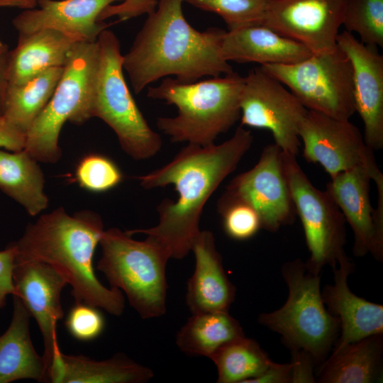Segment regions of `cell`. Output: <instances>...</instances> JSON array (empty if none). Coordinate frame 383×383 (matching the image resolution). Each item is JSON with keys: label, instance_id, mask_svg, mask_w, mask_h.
Segmentation results:
<instances>
[{"label": "cell", "instance_id": "obj_1", "mask_svg": "<svg viewBox=\"0 0 383 383\" xmlns=\"http://www.w3.org/2000/svg\"><path fill=\"white\" fill-rule=\"evenodd\" d=\"M252 140L250 131L240 126L221 144L188 143L163 167L137 177L147 189L174 185L178 198L165 199L157 206L159 222L155 226L126 232L131 235L145 234L164 248L170 258L183 259L201 231L199 221L205 204L235 170Z\"/></svg>", "mask_w": 383, "mask_h": 383}, {"label": "cell", "instance_id": "obj_2", "mask_svg": "<svg viewBox=\"0 0 383 383\" xmlns=\"http://www.w3.org/2000/svg\"><path fill=\"white\" fill-rule=\"evenodd\" d=\"M182 3L158 0L123 55V68L135 94L162 77L175 76L179 82L192 83L202 77L233 72L221 53L226 31L218 28L196 30L184 18Z\"/></svg>", "mask_w": 383, "mask_h": 383}, {"label": "cell", "instance_id": "obj_3", "mask_svg": "<svg viewBox=\"0 0 383 383\" xmlns=\"http://www.w3.org/2000/svg\"><path fill=\"white\" fill-rule=\"evenodd\" d=\"M104 231L98 214L84 211L70 216L63 208H58L27 226L23 236L13 243L15 259L50 265L72 287L75 303L118 316L125 309L123 292L103 285L93 266L94 252Z\"/></svg>", "mask_w": 383, "mask_h": 383}, {"label": "cell", "instance_id": "obj_4", "mask_svg": "<svg viewBox=\"0 0 383 383\" xmlns=\"http://www.w3.org/2000/svg\"><path fill=\"white\" fill-rule=\"evenodd\" d=\"M244 77L230 74L192 83L165 77L147 95L177 108L175 117H160L157 126L171 141L210 145L240 117V95Z\"/></svg>", "mask_w": 383, "mask_h": 383}, {"label": "cell", "instance_id": "obj_5", "mask_svg": "<svg viewBox=\"0 0 383 383\" xmlns=\"http://www.w3.org/2000/svg\"><path fill=\"white\" fill-rule=\"evenodd\" d=\"M281 272L288 288L286 302L277 310L260 314L258 322L279 333L289 350H304L321 365L340 334L338 319L322 299L321 274L309 271L301 259L285 262Z\"/></svg>", "mask_w": 383, "mask_h": 383}, {"label": "cell", "instance_id": "obj_6", "mask_svg": "<svg viewBox=\"0 0 383 383\" xmlns=\"http://www.w3.org/2000/svg\"><path fill=\"white\" fill-rule=\"evenodd\" d=\"M99 244L101 256L96 269L111 287L123 292L143 319L166 312L168 285L166 266L170 256L152 238L136 240L116 228L104 231Z\"/></svg>", "mask_w": 383, "mask_h": 383}, {"label": "cell", "instance_id": "obj_7", "mask_svg": "<svg viewBox=\"0 0 383 383\" xmlns=\"http://www.w3.org/2000/svg\"><path fill=\"white\" fill-rule=\"evenodd\" d=\"M99 61L91 99V115L116 133L122 149L135 160L155 156L162 147L158 133L148 125L127 86L120 42L105 29L97 38Z\"/></svg>", "mask_w": 383, "mask_h": 383}, {"label": "cell", "instance_id": "obj_8", "mask_svg": "<svg viewBox=\"0 0 383 383\" xmlns=\"http://www.w3.org/2000/svg\"><path fill=\"white\" fill-rule=\"evenodd\" d=\"M99 61L96 41L72 48L61 78L45 109L26 134L25 150L35 160L55 163L61 157L58 140L66 121L82 124L91 115V99Z\"/></svg>", "mask_w": 383, "mask_h": 383}, {"label": "cell", "instance_id": "obj_9", "mask_svg": "<svg viewBox=\"0 0 383 383\" xmlns=\"http://www.w3.org/2000/svg\"><path fill=\"white\" fill-rule=\"evenodd\" d=\"M260 67L286 86L307 110L342 120H350L355 113L352 65L338 47L295 63Z\"/></svg>", "mask_w": 383, "mask_h": 383}, {"label": "cell", "instance_id": "obj_10", "mask_svg": "<svg viewBox=\"0 0 383 383\" xmlns=\"http://www.w3.org/2000/svg\"><path fill=\"white\" fill-rule=\"evenodd\" d=\"M283 153V165L296 215L303 226L311 272L321 274L345 255V220L330 194L316 188L299 165L296 156Z\"/></svg>", "mask_w": 383, "mask_h": 383}, {"label": "cell", "instance_id": "obj_11", "mask_svg": "<svg viewBox=\"0 0 383 383\" xmlns=\"http://www.w3.org/2000/svg\"><path fill=\"white\" fill-rule=\"evenodd\" d=\"M240 109V126L269 130L282 152L297 155L299 128L308 110L286 86L260 67L244 77Z\"/></svg>", "mask_w": 383, "mask_h": 383}, {"label": "cell", "instance_id": "obj_12", "mask_svg": "<svg viewBox=\"0 0 383 383\" xmlns=\"http://www.w3.org/2000/svg\"><path fill=\"white\" fill-rule=\"evenodd\" d=\"M303 155L309 162L320 165L330 177L357 167L372 174L376 187H383V174L372 150L359 128L350 120L335 118L308 110L299 128Z\"/></svg>", "mask_w": 383, "mask_h": 383}, {"label": "cell", "instance_id": "obj_13", "mask_svg": "<svg viewBox=\"0 0 383 383\" xmlns=\"http://www.w3.org/2000/svg\"><path fill=\"white\" fill-rule=\"evenodd\" d=\"M241 202L257 213L261 227L270 232L292 223L296 215L283 165V153L275 143L266 145L256 165L235 176L217 206Z\"/></svg>", "mask_w": 383, "mask_h": 383}, {"label": "cell", "instance_id": "obj_14", "mask_svg": "<svg viewBox=\"0 0 383 383\" xmlns=\"http://www.w3.org/2000/svg\"><path fill=\"white\" fill-rule=\"evenodd\" d=\"M347 0H270L261 25L306 47L312 53L333 51L343 26Z\"/></svg>", "mask_w": 383, "mask_h": 383}, {"label": "cell", "instance_id": "obj_15", "mask_svg": "<svg viewBox=\"0 0 383 383\" xmlns=\"http://www.w3.org/2000/svg\"><path fill=\"white\" fill-rule=\"evenodd\" d=\"M12 279L14 294L21 299L41 332L44 343L43 357L48 382L51 371L61 353L56 325L64 316L61 293L67 282L55 268L48 263L16 259Z\"/></svg>", "mask_w": 383, "mask_h": 383}, {"label": "cell", "instance_id": "obj_16", "mask_svg": "<svg viewBox=\"0 0 383 383\" xmlns=\"http://www.w3.org/2000/svg\"><path fill=\"white\" fill-rule=\"evenodd\" d=\"M372 173L364 167L340 172L326 185L354 235L353 252L356 257L371 254L383 258V190H377L376 209L370 201Z\"/></svg>", "mask_w": 383, "mask_h": 383}, {"label": "cell", "instance_id": "obj_17", "mask_svg": "<svg viewBox=\"0 0 383 383\" xmlns=\"http://www.w3.org/2000/svg\"><path fill=\"white\" fill-rule=\"evenodd\" d=\"M337 45L352 65L355 108L364 126V140L379 150L383 148V55L346 30L338 33Z\"/></svg>", "mask_w": 383, "mask_h": 383}, {"label": "cell", "instance_id": "obj_18", "mask_svg": "<svg viewBox=\"0 0 383 383\" xmlns=\"http://www.w3.org/2000/svg\"><path fill=\"white\" fill-rule=\"evenodd\" d=\"M123 0H38L13 19L18 36L53 29L81 41L95 42L108 25L99 20L108 6Z\"/></svg>", "mask_w": 383, "mask_h": 383}, {"label": "cell", "instance_id": "obj_19", "mask_svg": "<svg viewBox=\"0 0 383 383\" xmlns=\"http://www.w3.org/2000/svg\"><path fill=\"white\" fill-rule=\"evenodd\" d=\"M354 267L353 261L346 254L343 255L332 267L333 284L326 285L321 291L327 310L340 322V334L333 350L383 333V306L358 296L349 288L348 276Z\"/></svg>", "mask_w": 383, "mask_h": 383}, {"label": "cell", "instance_id": "obj_20", "mask_svg": "<svg viewBox=\"0 0 383 383\" xmlns=\"http://www.w3.org/2000/svg\"><path fill=\"white\" fill-rule=\"evenodd\" d=\"M191 251L195 267L187 285L186 304L189 311L192 313L228 311L236 289L224 270L213 233L200 231Z\"/></svg>", "mask_w": 383, "mask_h": 383}, {"label": "cell", "instance_id": "obj_21", "mask_svg": "<svg viewBox=\"0 0 383 383\" xmlns=\"http://www.w3.org/2000/svg\"><path fill=\"white\" fill-rule=\"evenodd\" d=\"M225 60L261 65L292 64L312 52L304 45L261 24L226 31L221 45Z\"/></svg>", "mask_w": 383, "mask_h": 383}, {"label": "cell", "instance_id": "obj_22", "mask_svg": "<svg viewBox=\"0 0 383 383\" xmlns=\"http://www.w3.org/2000/svg\"><path fill=\"white\" fill-rule=\"evenodd\" d=\"M79 41L53 29L18 36L16 47L8 54V84L20 85L50 68L64 67Z\"/></svg>", "mask_w": 383, "mask_h": 383}, {"label": "cell", "instance_id": "obj_23", "mask_svg": "<svg viewBox=\"0 0 383 383\" xmlns=\"http://www.w3.org/2000/svg\"><path fill=\"white\" fill-rule=\"evenodd\" d=\"M13 300L11 323L0 335V383L25 379L47 382L44 358L35 351L30 335L31 316L18 296L13 294Z\"/></svg>", "mask_w": 383, "mask_h": 383}, {"label": "cell", "instance_id": "obj_24", "mask_svg": "<svg viewBox=\"0 0 383 383\" xmlns=\"http://www.w3.org/2000/svg\"><path fill=\"white\" fill-rule=\"evenodd\" d=\"M319 365L315 376L316 382H380L383 376V333L333 350Z\"/></svg>", "mask_w": 383, "mask_h": 383}, {"label": "cell", "instance_id": "obj_25", "mask_svg": "<svg viewBox=\"0 0 383 383\" xmlns=\"http://www.w3.org/2000/svg\"><path fill=\"white\" fill-rule=\"evenodd\" d=\"M153 376L152 369L122 353L106 360H96L61 352L49 383H145Z\"/></svg>", "mask_w": 383, "mask_h": 383}, {"label": "cell", "instance_id": "obj_26", "mask_svg": "<svg viewBox=\"0 0 383 383\" xmlns=\"http://www.w3.org/2000/svg\"><path fill=\"white\" fill-rule=\"evenodd\" d=\"M37 162L25 150H0V189L33 216L48 204L44 176Z\"/></svg>", "mask_w": 383, "mask_h": 383}, {"label": "cell", "instance_id": "obj_27", "mask_svg": "<svg viewBox=\"0 0 383 383\" xmlns=\"http://www.w3.org/2000/svg\"><path fill=\"white\" fill-rule=\"evenodd\" d=\"M245 335L240 323L228 311L192 313L177 333L178 348L189 355L209 358L225 344Z\"/></svg>", "mask_w": 383, "mask_h": 383}, {"label": "cell", "instance_id": "obj_28", "mask_svg": "<svg viewBox=\"0 0 383 383\" xmlns=\"http://www.w3.org/2000/svg\"><path fill=\"white\" fill-rule=\"evenodd\" d=\"M63 70L64 67H52L22 84H8L3 116L27 134L51 99Z\"/></svg>", "mask_w": 383, "mask_h": 383}, {"label": "cell", "instance_id": "obj_29", "mask_svg": "<svg viewBox=\"0 0 383 383\" xmlns=\"http://www.w3.org/2000/svg\"><path fill=\"white\" fill-rule=\"evenodd\" d=\"M209 359L216 367L218 383H248L272 362L259 343L245 335L221 346Z\"/></svg>", "mask_w": 383, "mask_h": 383}, {"label": "cell", "instance_id": "obj_30", "mask_svg": "<svg viewBox=\"0 0 383 383\" xmlns=\"http://www.w3.org/2000/svg\"><path fill=\"white\" fill-rule=\"evenodd\" d=\"M343 25L362 43L382 48L383 0H347Z\"/></svg>", "mask_w": 383, "mask_h": 383}, {"label": "cell", "instance_id": "obj_31", "mask_svg": "<svg viewBox=\"0 0 383 383\" xmlns=\"http://www.w3.org/2000/svg\"><path fill=\"white\" fill-rule=\"evenodd\" d=\"M270 0H183L220 16L228 30L261 23Z\"/></svg>", "mask_w": 383, "mask_h": 383}, {"label": "cell", "instance_id": "obj_32", "mask_svg": "<svg viewBox=\"0 0 383 383\" xmlns=\"http://www.w3.org/2000/svg\"><path fill=\"white\" fill-rule=\"evenodd\" d=\"M75 177L82 188L93 192H104L117 186L122 181L123 175L111 160L91 154L78 163Z\"/></svg>", "mask_w": 383, "mask_h": 383}, {"label": "cell", "instance_id": "obj_33", "mask_svg": "<svg viewBox=\"0 0 383 383\" xmlns=\"http://www.w3.org/2000/svg\"><path fill=\"white\" fill-rule=\"evenodd\" d=\"M217 209L222 217L223 230L232 239H250L262 228L257 213L246 204L233 202L217 206Z\"/></svg>", "mask_w": 383, "mask_h": 383}, {"label": "cell", "instance_id": "obj_34", "mask_svg": "<svg viewBox=\"0 0 383 383\" xmlns=\"http://www.w3.org/2000/svg\"><path fill=\"white\" fill-rule=\"evenodd\" d=\"M99 308L75 303L69 311L65 326L70 334L80 341H90L98 338L105 328V319Z\"/></svg>", "mask_w": 383, "mask_h": 383}, {"label": "cell", "instance_id": "obj_35", "mask_svg": "<svg viewBox=\"0 0 383 383\" xmlns=\"http://www.w3.org/2000/svg\"><path fill=\"white\" fill-rule=\"evenodd\" d=\"M157 5V0H123L106 6L100 13L99 20L103 21L116 16L119 21H124L143 14L152 13Z\"/></svg>", "mask_w": 383, "mask_h": 383}, {"label": "cell", "instance_id": "obj_36", "mask_svg": "<svg viewBox=\"0 0 383 383\" xmlns=\"http://www.w3.org/2000/svg\"><path fill=\"white\" fill-rule=\"evenodd\" d=\"M15 255L13 243L0 251V309L5 306L7 295L15 294L12 279Z\"/></svg>", "mask_w": 383, "mask_h": 383}, {"label": "cell", "instance_id": "obj_37", "mask_svg": "<svg viewBox=\"0 0 383 383\" xmlns=\"http://www.w3.org/2000/svg\"><path fill=\"white\" fill-rule=\"evenodd\" d=\"M292 365V383L316 382L313 374L316 365L311 357L304 350H290Z\"/></svg>", "mask_w": 383, "mask_h": 383}, {"label": "cell", "instance_id": "obj_38", "mask_svg": "<svg viewBox=\"0 0 383 383\" xmlns=\"http://www.w3.org/2000/svg\"><path fill=\"white\" fill-rule=\"evenodd\" d=\"M26 134L18 129L5 116L0 117V148L10 151L24 149Z\"/></svg>", "mask_w": 383, "mask_h": 383}, {"label": "cell", "instance_id": "obj_39", "mask_svg": "<svg viewBox=\"0 0 383 383\" xmlns=\"http://www.w3.org/2000/svg\"><path fill=\"white\" fill-rule=\"evenodd\" d=\"M248 383H292V365L272 362L261 375Z\"/></svg>", "mask_w": 383, "mask_h": 383}, {"label": "cell", "instance_id": "obj_40", "mask_svg": "<svg viewBox=\"0 0 383 383\" xmlns=\"http://www.w3.org/2000/svg\"><path fill=\"white\" fill-rule=\"evenodd\" d=\"M9 50L0 54V117L4 114L6 91L8 86L7 60Z\"/></svg>", "mask_w": 383, "mask_h": 383}, {"label": "cell", "instance_id": "obj_41", "mask_svg": "<svg viewBox=\"0 0 383 383\" xmlns=\"http://www.w3.org/2000/svg\"><path fill=\"white\" fill-rule=\"evenodd\" d=\"M38 0H0L1 6L29 9L36 7Z\"/></svg>", "mask_w": 383, "mask_h": 383}, {"label": "cell", "instance_id": "obj_42", "mask_svg": "<svg viewBox=\"0 0 383 383\" xmlns=\"http://www.w3.org/2000/svg\"><path fill=\"white\" fill-rule=\"evenodd\" d=\"M6 50H8L7 46L0 39V54L4 52Z\"/></svg>", "mask_w": 383, "mask_h": 383}]
</instances>
